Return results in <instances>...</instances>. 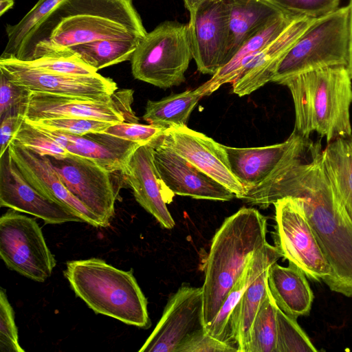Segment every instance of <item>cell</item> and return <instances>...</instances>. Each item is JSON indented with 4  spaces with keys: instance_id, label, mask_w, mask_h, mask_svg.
<instances>
[{
    "instance_id": "1",
    "label": "cell",
    "mask_w": 352,
    "mask_h": 352,
    "mask_svg": "<svg viewBox=\"0 0 352 352\" xmlns=\"http://www.w3.org/2000/svg\"><path fill=\"white\" fill-rule=\"evenodd\" d=\"M286 197L301 207L331 266L325 284L333 292L352 297V219L324 172L319 142L248 189L241 199L266 208Z\"/></svg>"
},
{
    "instance_id": "2",
    "label": "cell",
    "mask_w": 352,
    "mask_h": 352,
    "mask_svg": "<svg viewBox=\"0 0 352 352\" xmlns=\"http://www.w3.org/2000/svg\"><path fill=\"white\" fill-rule=\"evenodd\" d=\"M146 34L133 0H62L26 35L12 58L32 61L76 45L143 39Z\"/></svg>"
},
{
    "instance_id": "3",
    "label": "cell",
    "mask_w": 352,
    "mask_h": 352,
    "mask_svg": "<svg viewBox=\"0 0 352 352\" xmlns=\"http://www.w3.org/2000/svg\"><path fill=\"white\" fill-rule=\"evenodd\" d=\"M267 219L254 208L226 218L212 240L202 288L204 322H211L254 253L266 243Z\"/></svg>"
},
{
    "instance_id": "4",
    "label": "cell",
    "mask_w": 352,
    "mask_h": 352,
    "mask_svg": "<svg viewBox=\"0 0 352 352\" xmlns=\"http://www.w3.org/2000/svg\"><path fill=\"white\" fill-rule=\"evenodd\" d=\"M351 80L347 67L338 65L306 72L279 82L289 89L293 98L294 129L306 138L316 132L325 137L327 143L352 134Z\"/></svg>"
},
{
    "instance_id": "5",
    "label": "cell",
    "mask_w": 352,
    "mask_h": 352,
    "mask_svg": "<svg viewBox=\"0 0 352 352\" xmlns=\"http://www.w3.org/2000/svg\"><path fill=\"white\" fill-rule=\"evenodd\" d=\"M64 275L75 294L96 314L143 329L151 327L147 300L133 270L91 258L68 261Z\"/></svg>"
},
{
    "instance_id": "6",
    "label": "cell",
    "mask_w": 352,
    "mask_h": 352,
    "mask_svg": "<svg viewBox=\"0 0 352 352\" xmlns=\"http://www.w3.org/2000/svg\"><path fill=\"white\" fill-rule=\"evenodd\" d=\"M350 8L315 19L278 63L271 82L349 61Z\"/></svg>"
},
{
    "instance_id": "7",
    "label": "cell",
    "mask_w": 352,
    "mask_h": 352,
    "mask_svg": "<svg viewBox=\"0 0 352 352\" xmlns=\"http://www.w3.org/2000/svg\"><path fill=\"white\" fill-rule=\"evenodd\" d=\"M192 57L188 23L164 21L147 32L131 59L139 80L160 88L178 86Z\"/></svg>"
},
{
    "instance_id": "8",
    "label": "cell",
    "mask_w": 352,
    "mask_h": 352,
    "mask_svg": "<svg viewBox=\"0 0 352 352\" xmlns=\"http://www.w3.org/2000/svg\"><path fill=\"white\" fill-rule=\"evenodd\" d=\"M0 256L10 270L36 282L46 280L56 266L37 222L13 209L0 217Z\"/></svg>"
},
{
    "instance_id": "9",
    "label": "cell",
    "mask_w": 352,
    "mask_h": 352,
    "mask_svg": "<svg viewBox=\"0 0 352 352\" xmlns=\"http://www.w3.org/2000/svg\"><path fill=\"white\" fill-rule=\"evenodd\" d=\"M133 90H116L101 99L31 91L24 104V118L30 122L57 118L97 120L112 124L138 122L132 109Z\"/></svg>"
},
{
    "instance_id": "10",
    "label": "cell",
    "mask_w": 352,
    "mask_h": 352,
    "mask_svg": "<svg viewBox=\"0 0 352 352\" xmlns=\"http://www.w3.org/2000/svg\"><path fill=\"white\" fill-rule=\"evenodd\" d=\"M273 205L275 247L306 276L325 283L331 275V268L301 207L290 197L279 199Z\"/></svg>"
},
{
    "instance_id": "11",
    "label": "cell",
    "mask_w": 352,
    "mask_h": 352,
    "mask_svg": "<svg viewBox=\"0 0 352 352\" xmlns=\"http://www.w3.org/2000/svg\"><path fill=\"white\" fill-rule=\"evenodd\" d=\"M48 157L68 190L109 226L119 192L113 182L116 173L91 159L69 153L63 157Z\"/></svg>"
},
{
    "instance_id": "12",
    "label": "cell",
    "mask_w": 352,
    "mask_h": 352,
    "mask_svg": "<svg viewBox=\"0 0 352 352\" xmlns=\"http://www.w3.org/2000/svg\"><path fill=\"white\" fill-rule=\"evenodd\" d=\"M0 72L12 82L31 91L101 99L118 89L116 82L98 72L91 75L55 73L16 58H0Z\"/></svg>"
},
{
    "instance_id": "13",
    "label": "cell",
    "mask_w": 352,
    "mask_h": 352,
    "mask_svg": "<svg viewBox=\"0 0 352 352\" xmlns=\"http://www.w3.org/2000/svg\"><path fill=\"white\" fill-rule=\"evenodd\" d=\"M204 328L201 287L182 285L169 298L160 321L139 351L177 352Z\"/></svg>"
},
{
    "instance_id": "14",
    "label": "cell",
    "mask_w": 352,
    "mask_h": 352,
    "mask_svg": "<svg viewBox=\"0 0 352 352\" xmlns=\"http://www.w3.org/2000/svg\"><path fill=\"white\" fill-rule=\"evenodd\" d=\"M192 57L197 69L213 76L227 64L229 12L225 0H206L190 15Z\"/></svg>"
},
{
    "instance_id": "15",
    "label": "cell",
    "mask_w": 352,
    "mask_h": 352,
    "mask_svg": "<svg viewBox=\"0 0 352 352\" xmlns=\"http://www.w3.org/2000/svg\"><path fill=\"white\" fill-rule=\"evenodd\" d=\"M157 140L242 199L245 188L231 170L223 145L187 126L166 129Z\"/></svg>"
},
{
    "instance_id": "16",
    "label": "cell",
    "mask_w": 352,
    "mask_h": 352,
    "mask_svg": "<svg viewBox=\"0 0 352 352\" xmlns=\"http://www.w3.org/2000/svg\"><path fill=\"white\" fill-rule=\"evenodd\" d=\"M312 144L309 138L294 129L279 144L250 148L223 146L231 170L246 191L266 180L285 163L307 154Z\"/></svg>"
},
{
    "instance_id": "17",
    "label": "cell",
    "mask_w": 352,
    "mask_h": 352,
    "mask_svg": "<svg viewBox=\"0 0 352 352\" xmlns=\"http://www.w3.org/2000/svg\"><path fill=\"white\" fill-rule=\"evenodd\" d=\"M0 206L41 219L45 224L84 222L70 208L36 190L25 178L8 149L0 157Z\"/></svg>"
},
{
    "instance_id": "18",
    "label": "cell",
    "mask_w": 352,
    "mask_h": 352,
    "mask_svg": "<svg viewBox=\"0 0 352 352\" xmlns=\"http://www.w3.org/2000/svg\"><path fill=\"white\" fill-rule=\"evenodd\" d=\"M157 139L149 143L154 164L162 181L175 195L222 201L236 197L225 186L161 144Z\"/></svg>"
},
{
    "instance_id": "19",
    "label": "cell",
    "mask_w": 352,
    "mask_h": 352,
    "mask_svg": "<svg viewBox=\"0 0 352 352\" xmlns=\"http://www.w3.org/2000/svg\"><path fill=\"white\" fill-rule=\"evenodd\" d=\"M9 153L27 181L41 195L73 210L96 228L104 223L80 201L63 182L47 155H42L12 140Z\"/></svg>"
},
{
    "instance_id": "20",
    "label": "cell",
    "mask_w": 352,
    "mask_h": 352,
    "mask_svg": "<svg viewBox=\"0 0 352 352\" xmlns=\"http://www.w3.org/2000/svg\"><path fill=\"white\" fill-rule=\"evenodd\" d=\"M121 175L132 189L137 202L163 228H173L175 221L166 204L172 201L175 195L160 177L151 144L140 146L133 152Z\"/></svg>"
},
{
    "instance_id": "21",
    "label": "cell",
    "mask_w": 352,
    "mask_h": 352,
    "mask_svg": "<svg viewBox=\"0 0 352 352\" xmlns=\"http://www.w3.org/2000/svg\"><path fill=\"white\" fill-rule=\"evenodd\" d=\"M37 127L52 138L69 153L91 159L113 173L121 174L131 155L141 146L104 132L74 135Z\"/></svg>"
},
{
    "instance_id": "22",
    "label": "cell",
    "mask_w": 352,
    "mask_h": 352,
    "mask_svg": "<svg viewBox=\"0 0 352 352\" xmlns=\"http://www.w3.org/2000/svg\"><path fill=\"white\" fill-rule=\"evenodd\" d=\"M316 18L299 16L259 51L232 82V91L241 97L271 82L276 67L302 32Z\"/></svg>"
},
{
    "instance_id": "23",
    "label": "cell",
    "mask_w": 352,
    "mask_h": 352,
    "mask_svg": "<svg viewBox=\"0 0 352 352\" xmlns=\"http://www.w3.org/2000/svg\"><path fill=\"white\" fill-rule=\"evenodd\" d=\"M229 12L227 63L251 37L287 13L272 0H225Z\"/></svg>"
},
{
    "instance_id": "24",
    "label": "cell",
    "mask_w": 352,
    "mask_h": 352,
    "mask_svg": "<svg viewBox=\"0 0 352 352\" xmlns=\"http://www.w3.org/2000/svg\"><path fill=\"white\" fill-rule=\"evenodd\" d=\"M267 285L276 306L285 314L297 319L309 314L314 294L305 272L289 261L287 267L274 263L267 270Z\"/></svg>"
},
{
    "instance_id": "25",
    "label": "cell",
    "mask_w": 352,
    "mask_h": 352,
    "mask_svg": "<svg viewBox=\"0 0 352 352\" xmlns=\"http://www.w3.org/2000/svg\"><path fill=\"white\" fill-rule=\"evenodd\" d=\"M280 252L267 242L251 258L245 271L232 288L220 311L205 330L212 337L228 343V327L230 316L248 285L265 270L276 263Z\"/></svg>"
},
{
    "instance_id": "26",
    "label": "cell",
    "mask_w": 352,
    "mask_h": 352,
    "mask_svg": "<svg viewBox=\"0 0 352 352\" xmlns=\"http://www.w3.org/2000/svg\"><path fill=\"white\" fill-rule=\"evenodd\" d=\"M298 17L285 13L248 40L225 66L204 83L205 96L210 95L224 84L233 82L254 55L280 35Z\"/></svg>"
},
{
    "instance_id": "27",
    "label": "cell",
    "mask_w": 352,
    "mask_h": 352,
    "mask_svg": "<svg viewBox=\"0 0 352 352\" xmlns=\"http://www.w3.org/2000/svg\"><path fill=\"white\" fill-rule=\"evenodd\" d=\"M324 172L352 219V134L338 137L322 150Z\"/></svg>"
},
{
    "instance_id": "28",
    "label": "cell",
    "mask_w": 352,
    "mask_h": 352,
    "mask_svg": "<svg viewBox=\"0 0 352 352\" xmlns=\"http://www.w3.org/2000/svg\"><path fill=\"white\" fill-rule=\"evenodd\" d=\"M205 96V87L171 94L160 100H148L143 119L149 124L168 129L187 126L199 100Z\"/></svg>"
},
{
    "instance_id": "29",
    "label": "cell",
    "mask_w": 352,
    "mask_h": 352,
    "mask_svg": "<svg viewBox=\"0 0 352 352\" xmlns=\"http://www.w3.org/2000/svg\"><path fill=\"white\" fill-rule=\"evenodd\" d=\"M142 40L135 38L97 40L71 46L58 56H76L98 72L131 60Z\"/></svg>"
},
{
    "instance_id": "30",
    "label": "cell",
    "mask_w": 352,
    "mask_h": 352,
    "mask_svg": "<svg viewBox=\"0 0 352 352\" xmlns=\"http://www.w3.org/2000/svg\"><path fill=\"white\" fill-rule=\"evenodd\" d=\"M276 308L268 289L252 324L248 352H276Z\"/></svg>"
},
{
    "instance_id": "31",
    "label": "cell",
    "mask_w": 352,
    "mask_h": 352,
    "mask_svg": "<svg viewBox=\"0 0 352 352\" xmlns=\"http://www.w3.org/2000/svg\"><path fill=\"white\" fill-rule=\"evenodd\" d=\"M62 0H38L34 6L15 25L8 24V42L0 58H12L26 35Z\"/></svg>"
},
{
    "instance_id": "32",
    "label": "cell",
    "mask_w": 352,
    "mask_h": 352,
    "mask_svg": "<svg viewBox=\"0 0 352 352\" xmlns=\"http://www.w3.org/2000/svg\"><path fill=\"white\" fill-rule=\"evenodd\" d=\"M276 352H317L308 336L296 319L276 308Z\"/></svg>"
},
{
    "instance_id": "33",
    "label": "cell",
    "mask_w": 352,
    "mask_h": 352,
    "mask_svg": "<svg viewBox=\"0 0 352 352\" xmlns=\"http://www.w3.org/2000/svg\"><path fill=\"white\" fill-rule=\"evenodd\" d=\"M12 140L42 155L63 157L69 153L52 138L38 127L28 122L25 118Z\"/></svg>"
},
{
    "instance_id": "34",
    "label": "cell",
    "mask_w": 352,
    "mask_h": 352,
    "mask_svg": "<svg viewBox=\"0 0 352 352\" xmlns=\"http://www.w3.org/2000/svg\"><path fill=\"white\" fill-rule=\"evenodd\" d=\"M28 122L36 126L74 135L104 132L112 124L107 122L78 118H57Z\"/></svg>"
},
{
    "instance_id": "35",
    "label": "cell",
    "mask_w": 352,
    "mask_h": 352,
    "mask_svg": "<svg viewBox=\"0 0 352 352\" xmlns=\"http://www.w3.org/2000/svg\"><path fill=\"white\" fill-rule=\"evenodd\" d=\"M0 351L25 352L19 343L14 310L3 288L0 290Z\"/></svg>"
},
{
    "instance_id": "36",
    "label": "cell",
    "mask_w": 352,
    "mask_h": 352,
    "mask_svg": "<svg viewBox=\"0 0 352 352\" xmlns=\"http://www.w3.org/2000/svg\"><path fill=\"white\" fill-rule=\"evenodd\" d=\"M35 67L68 75H91L97 72L76 56H47L25 61Z\"/></svg>"
},
{
    "instance_id": "37",
    "label": "cell",
    "mask_w": 352,
    "mask_h": 352,
    "mask_svg": "<svg viewBox=\"0 0 352 352\" xmlns=\"http://www.w3.org/2000/svg\"><path fill=\"white\" fill-rule=\"evenodd\" d=\"M165 130L153 124L124 122L111 124L104 133L142 146L160 138Z\"/></svg>"
},
{
    "instance_id": "38",
    "label": "cell",
    "mask_w": 352,
    "mask_h": 352,
    "mask_svg": "<svg viewBox=\"0 0 352 352\" xmlns=\"http://www.w3.org/2000/svg\"><path fill=\"white\" fill-rule=\"evenodd\" d=\"M285 12L311 18H318L338 8L340 0H272Z\"/></svg>"
},
{
    "instance_id": "39",
    "label": "cell",
    "mask_w": 352,
    "mask_h": 352,
    "mask_svg": "<svg viewBox=\"0 0 352 352\" xmlns=\"http://www.w3.org/2000/svg\"><path fill=\"white\" fill-rule=\"evenodd\" d=\"M1 73L0 120L12 113H24V104L31 91L10 81Z\"/></svg>"
},
{
    "instance_id": "40",
    "label": "cell",
    "mask_w": 352,
    "mask_h": 352,
    "mask_svg": "<svg viewBox=\"0 0 352 352\" xmlns=\"http://www.w3.org/2000/svg\"><path fill=\"white\" fill-rule=\"evenodd\" d=\"M177 352H238V350L209 335L204 328L186 340Z\"/></svg>"
},
{
    "instance_id": "41",
    "label": "cell",
    "mask_w": 352,
    "mask_h": 352,
    "mask_svg": "<svg viewBox=\"0 0 352 352\" xmlns=\"http://www.w3.org/2000/svg\"><path fill=\"white\" fill-rule=\"evenodd\" d=\"M23 119L24 116L21 113H12L1 120L0 157L8 149L12 138Z\"/></svg>"
},
{
    "instance_id": "42",
    "label": "cell",
    "mask_w": 352,
    "mask_h": 352,
    "mask_svg": "<svg viewBox=\"0 0 352 352\" xmlns=\"http://www.w3.org/2000/svg\"><path fill=\"white\" fill-rule=\"evenodd\" d=\"M350 8L349 17V61L347 69L350 77L352 78V0L349 3Z\"/></svg>"
},
{
    "instance_id": "43",
    "label": "cell",
    "mask_w": 352,
    "mask_h": 352,
    "mask_svg": "<svg viewBox=\"0 0 352 352\" xmlns=\"http://www.w3.org/2000/svg\"><path fill=\"white\" fill-rule=\"evenodd\" d=\"M186 9L190 15L192 14L196 9L206 0H183Z\"/></svg>"
},
{
    "instance_id": "44",
    "label": "cell",
    "mask_w": 352,
    "mask_h": 352,
    "mask_svg": "<svg viewBox=\"0 0 352 352\" xmlns=\"http://www.w3.org/2000/svg\"><path fill=\"white\" fill-rule=\"evenodd\" d=\"M14 6V0H0V16H2Z\"/></svg>"
}]
</instances>
